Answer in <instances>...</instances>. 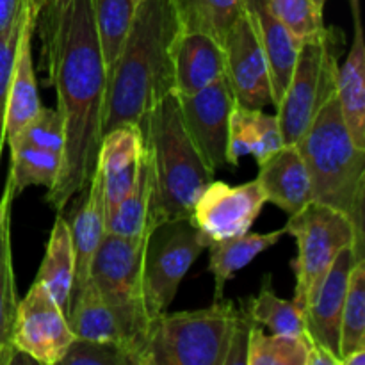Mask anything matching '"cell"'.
<instances>
[{
    "label": "cell",
    "mask_w": 365,
    "mask_h": 365,
    "mask_svg": "<svg viewBox=\"0 0 365 365\" xmlns=\"http://www.w3.org/2000/svg\"><path fill=\"white\" fill-rule=\"evenodd\" d=\"M264 203L266 195L257 178L237 187L212 180L196 200L189 220L209 246L210 242L250 232L262 212Z\"/></svg>",
    "instance_id": "cell-12"
},
{
    "label": "cell",
    "mask_w": 365,
    "mask_h": 365,
    "mask_svg": "<svg viewBox=\"0 0 365 365\" xmlns=\"http://www.w3.org/2000/svg\"><path fill=\"white\" fill-rule=\"evenodd\" d=\"M66 321L75 339L98 342H113L123 348L120 328L109 307L100 296L98 289L89 280L78 294L68 303ZM125 349V348H123Z\"/></svg>",
    "instance_id": "cell-26"
},
{
    "label": "cell",
    "mask_w": 365,
    "mask_h": 365,
    "mask_svg": "<svg viewBox=\"0 0 365 365\" xmlns=\"http://www.w3.org/2000/svg\"><path fill=\"white\" fill-rule=\"evenodd\" d=\"M353 11V43L337 71V98L349 134L365 150V43L360 20V0H349Z\"/></svg>",
    "instance_id": "cell-21"
},
{
    "label": "cell",
    "mask_w": 365,
    "mask_h": 365,
    "mask_svg": "<svg viewBox=\"0 0 365 365\" xmlns=\"http://www.w3.org/2000/svg\"><path fill=\"white\" fill-rule=\"evenodd\" d=\"M239 309L214 299L207 309L160 314L150 328L141 365H225Z\"/></svg>",
    "instance_id": "cell-6"
},
{
    "label": "cell",
    "mask_w": 365,
    "mask_h": 365,
    "mask_svg": "<svg viewBox=\"0 0 365 365\" xmlns=\"http://www.w3.org/2000/svg\"><path fill=\"white\" fill-rule=\"evenodd\" d=\"M342 43V31L327 27L323 34L305 41L299 48L291 82L277 106L284 145H296L321 106L337 91V59Z\"/></svg>",
    "instance_id": "cell-8"
},
{
    "label": "cell",
    "mask_w": 365,
    "mask_h": 365,
    "mask_svg": "<svg viewBox=\"0 0 365 365\" xmlns=\"http://www.w3.org/2000/svg\"><path fill=\"white\" fill-rule=\"evenodd\" d=\"M365 349V259L353 266L348 291L341 314L339 331V359Z\"/></svg>",
    "instance_id": "cell-32"
},
{
    "label": "cell",
    "mask_w": 365,
    "mask_h": 365,
    "mask_svg": "<svg viewBox=\"0 0 365 365\" xmlns=\"http://www.w3.org/2000/svg\"><path fill=\"white\" fill-rule=\"evenodd\" d=\"M182 34L177 0H141L116 63L107 71L103 134L141 125L146 114L175 93V45Z\"/></svg>",
    "instance_id": "cell-2"
},
{
    "label": "cell",
    "mask_w": 365,
    "mask_h": 365,
    "mask_svg": "<svg viewBox=\"0 0 365 365\" xmlns=\"http://www.w3.org/2000/svg\"><path fill=\"white\" fill-rule=\"evenodd\" d=\"M59 365H134L130 355L113 342L73 339Z\"/></svg>",
    "instance_id": "cell-36"
},
{
    "label": "cell",
    "mask_w": 365,
    "mask_h": 365,
    "mask_svg": "<svg viewBox=\"0 0 365 365\" xmlns=\"http://www.w3.org/2000/svg\"><path fill=\"white\" fill-rule=\"evenodd\" d=\"M360 259L353 248H344L328 269L316 296L303 310L307 339L312 346H321L339 359L341 314L348 291L349 274ZM341 362V359H339Z\"/></svg>",
    "instance_id": "cell-14"
},
{
    "label": "cell",
    "mask_w": 365,
    "mask_h": 365,
    "mask_svg": "<svg viewBox=\"0 0 365 365\" xmlns=\"http://www.w3.org/2000/svg\"><path fill=\"white\" fill-rule=\"evenodd\" d=\"M342 365H365V349H359V351L351 353L342 360Z\"/></svg>",
    "instance_id": "cell-41"
},
{
    "label": "cell",
    "mask_w": 365,
    "mask_h": 365,
    "mask_svg": "<svg viewBox=\"0 0 365 365\" xmlns=\"http://www.w3.org/2000/svg\"><path fill=\"white\" fill-rule=\"evenodd\" d=\"M43 56L64 125V146L56 184L46 202L57 212L84 191L96 171L103 138L107 68L96 38L91 0L45 2L36 20Z\"/></svg>",
    "instance_id": "cell-1"
},
{
    "label": "cell",
    "mask_w": 365,
    "mask_h": 365,
    "mask_svg": "<svg viewBox=\"0 0 365 365\" xmlns=\"http://www.w3.org/2000/svg\"><path fill=\"white\" fill-rule=\"evenodd\" d=\"M150 232L138 239L103 235L91 264V280L113 312L125 351L141 365L153 319L145 299V255Z\"/></svg>",
    "instance_id": "cell-5"
},
{
    "label": "cell",
    "mask_w": 365,
    "mask_h": 365,
    "mask_svg": "<svg viewBox=\"0 0 365 365\" xmlns=\"http://www.w3.org/2000/svg\"><path fill=\"white\" fill-rule=\"evenodd\" d=\"M93 21L107 71L116 63L120 50L130 31L134 0H91Z\"/></svg>",
    "instance_id": "cell-31"
},
{
    "label": "cell",
    "mask_w": 365,
    "mask_h": 365,
    "mask_svg": "<svg viewBox=\"0 0 365 365\" xmlns=\"http://www.w3.org/2000/svg\"><path fill=\"white\" fill-rule=\"evenodd\" d=\"M141 157L143 132L138 125H123L103 134L96 171L102 178L106 216L132 189Z\"/></svg>",
    "instance_id": "cell-15"
},
{
    "label": "cell",
    "mask_w": 365,
    "mask_h": 365,
    "mask_svg": "<svg viewBox=\"0 0 365 365\" xmlns=\"http://www.w3.org/2000/svg\"><path fill=\"white\" fill-rule=\"evenodd\" d=\"M25 14V0H0V36L16 27Z\"/></svg>",
    "instance_id": "cell-39"
},
{
    "label": "cell",
    "mask_w": 365,
    "mask_h": 365,
    "mask_svg": "<svg viewBox=\"0 0 365 365\" xmlns=\"http://www.w3.org/2000/svg\"><path fill=\"white\" fill-rule=\"evenodd\" d=\"M152 205V164L143 141V157L138 177L128 195L106 216V232L125 239H138L152 232L150 228Z\"/></svg>",
    "instance_id": "cell-25"
},
{
    "label": "cell",
    "mask_w": 365,
    "mask_h": 365,
    "mask_svg": "<svg viewBox=\"0 0 365 365\" xmlns=\"http://www.w3.org/2000/svg\"><path fill=\"white\" fill-rule=\"evenodd\" d=\"M287 230L278 228V230L267 232V234H255V232H246L237 237L221 239V241L210 242L207 246L210 253L209 271L214 274V284H216V294L214 299L223 298L225 285L232 280L237 271L245 269L257 255L269 250L277 245Z\"/></svg>",
    "instance_id": "cell-24"
},
{
    "label": "cell",
    "mask_w": 365,
    "mask_h": 365,
    "mask_svg": "<svg viewBox=\"0 0 365 365\" xmlns=\"http://www.w3.org/2000/svg\"><path fill=\"white\" fill-rule=\"evenodd\" d=\"M314 2H316L321 9H324V4H327V0H314Z\"/></svg>",
    "instance_id": "cell-42"
},
{
    "label": "cell",
    "mask_w": 365,
    "mask_h": 365,
    "mask_svg": "<svg viewBox=\"0 0 365 365\" xmlns=\"http://www.w3.org/2000/svg\"><path fill=\"white\" fill-rule=\"evenodd\" d=\"M73 246H71L70 227L66 217H56L52 232H50L46 252L43 257L41 267H39L36 280L41 282L46 291L52 294L57 305L66 314L68 303H70L71 285H73Z\"/></svg>",
    "instance_id": "cell-27"
},
{
    "label": "cell",
    "mask_w": 365,
    "mask_h": 365,
    "mask_svg": "<svg viewBox=\"0 0 365 365\" xmlns=\"http://www.w3.org/2000/svg\"><path fill=\"white\" fill-rule=\"evenodd\" d=\"M139 128L152 164L150 228L189 220L196 200L214 180V171L185 130L177 93L164 96Z\"/></svg>",
    "instance_id": "cell-3"
},
{
    "label": "cell",
    "mask_w": 365,
    "mask_h": 365,
    "mask_svg": "<svg viewBox=\"0 0 365 365\" xmlns=\"http://www.w3.org/2000/svg\"><path fill=\"white\" fill-rule=\"evenodd\" d=\"M46 2H63V0H46Z\"/></svg>",
    "instance_id": "cell-43"
},
{
    "label": "cell",
    "mask_w": 365,
    "mask_h": 365,
    "mask_svg": "<svg viewBox=\"0 0 365 365\" xmlns=\"http://www.w3.org/2000/svg\"><path fill=\"white\" fill-rule=\"evenodd\" d=\"M284 146L277 114L235 103L228 130V166H239L245 155L255 157L262 164Z\"/></svg>",
    "instance_id": "cell-22"
},
{
    "label": "cell",
    "mask_w": 365,
    "mask_h": 365,
    "mask_svg": "<svg viewBox=\"0 0 365 365\" xmlns=\"http://www.w3.org/2000/svg\"><path fill=\"white\" fill-rule=\"evenodd\" d=\"M36 27L25 16L14 53L13 71H11L9 93H7L6 110V143L13 145L29 121L41 109L38 82H36L34 63H32V34Z\"/></svg>",
    "instance_id": "cell-19"
},
{
    "label": "cell",
    "mask_w": 365,
    "mask_h": 365,
    "mask_svg": "<svg viewBox=\"0 0 365 365\" xmlns=\"http://www.w3.org/2000/svg\"><path fill=\"white\" fill-rule=\"evenodd\" d=\"M27 16V14H25ZM25 16L21 18L16 27L11 29L9 32L0 36V157H2V148L6 145V110H7V93H9L11 71H13L14 53H16L18 38H20L21 25H24Z\"/></svg>",
    "instance_id": "cell-37"
},
{
    "label": "cell",
    "mask_w": 365,
    "mask_h": 365,
    "mask_svg": "<svg viewBox=\"0 0 365 365\" xmlns=\"http://www.w3.org/2000/svg\"><path fill=\"white\" fill-rule=\"evenodd\" d=\"M310 342L305 339L266 335L253 324L250 330L246 365H307Z\"/></svg>",
    "instance_id": "cell-33"
},
{
    "label": "cell",
    "mask_w": 365,
    "mask_h": 365,
    "mask_svg": "<svg viewBox=\"0 0 365 365\" xmlns=\"http://www.w3.org/2000/svg\"><path fill=\"white\" fill-rule=\"evenodd\" d=\"M250 319L260 328H267L273 335L307 339L305 317L294 302L282 299L274 292L271 274H266L255 298H250L242 307Z\"/></svg>",
    "instance_id": "cell-28"
},
{
    "label": "cell",
    "mask_w": 365,
    "mask_h": 365,
    "mask_svg": "<svg viewBox=\"0 0 365 365\" xmlns=\"http://www.w3.org/2000/svg\"><path fill=\"white\" fill-rule=\"evenodd\" d=\"M14 191L13 182L7 177L6 187L0 196V365H9L13 359V328L16 319L18 292L13 271L11 252V207Z\"/></svg>",
    "instance_id": "cell-23"
},
{
    "label": "cell",
    "mask_w": 365,
    "mask_h": 365,
    "mask_svg": "<svg viewBox=\"0 0 365 365\" xmlns=\"http://www.w3.org/2000/svg\"><path fill=\"white\" fill-rule=\"evenodd\" d=\"M259 180L266 202L296 214L312 202L309 171L298 145H284L259 166Z\"/></svg>",
    "instance_id": "cell-18"
},
{
    "label": "cell",
    "mask_w": 365,
    "mask_h": 365,
    "mask_svg": "<svg viewBox=\"0 0 365 365\" xmlns=\"http://www.w3.org/2000/svg\"><path fill=\"white\" fill-rule=\"evenodd\" d=\"M75 335L66 314L45 285L36 280L18 302L13 328V346L41 365H59Z\"/></svg>",
    "instance_id": "cell-10"
},
{
    "label": "cell",
    "mask_w": 365,
    "mask_h": 365,
    "mask_svg": "<svg viewBox=\"0 0 365 365\" xmlns=\"http://www.w3.org/2000/svg\"><path fill=\"white\" fill-rule=\"evenodd\" d=\"M285 230L298 242V257L292 260L296 274L292 302L302 312L312 302L342 250L353 248L360 259H365L364 237H360L351 221L321 203L310 202L299 212L291 214Z\"/></svg>",
    "instance_id": "cell-7"
},
{
    "label": "cell",
    "mask_w": 365,
    "mask_h": 365,
    "mask_svg": "<svg viewBox=\"0 0 365 365\" xmlns=\"http://www.w3.org/2000/svg\"><path fill=\"white\" fill-rule=\"evenodd\" d=\"M182 31L203 32L223 43L245 13L246 0H177Z\"/></svg>",
    "instance_id": "cell-29"
},
{
    "label": "cell",
    "mask_w": 365,
    "mask_h": 365,
    "mask_svg": "<svg viewBox=\"0 0 365 365\" xmlns=\"http://www.w3.org/2000/svg\"><path fill=\"white\" fill-rule=\"evenodd\" d=\"M296 145L309 171L312 202L344 214L365 237V150L355 145L346 127L337 91L321 106Z\"/></svg>",
    "instance_id": "cell-4"
},
{
    "label": "cell",
    "mask_w": 365,
    "mask_h": 365,
    "mask_svg": "<svg viewBox=\"0 0 365 365\" xmlns=\"http://www.w3.org/2000/svg\"><path fill=\"white\" fill-rule=\"evenodd\" d=\"M227 77L223 43L203 32H184L175 45V93L195 95Z\"/></svg>",
    "instance_id": "cell-17"
},
{
    "label": "cell",
    "mask_w": 365,
    "mask_h": 365,
    "mask_svg": "<svg viewBox=\"0 0 365 365\" xmlns=\"http://www.w3.org/2000/svg\"><path fill=\"white\" fill-rule=\"evenodd\" d=\"M246 9L252 16L260 46H262L264 56L267 59L271 88H273V106L277 107L284 96L285 89H287L289 82H291L292 71H294L303 43H299L269 13L266 0H246Z\"/></svg>",
    "instance_id": "cell-20"
},
{
    "label": "cell",
    "mask_w": 365,
    "mask_h": 365,
    "mask_svg": "<svg viewBox=\"0 0 365 365\" xmlns=\"http://www.w3.org/2000/svg\"><path fill=\"white\" fill-rule=\"evenodd\" d=\"M177 96L185 130L202 159L214 173L227 168L230 116L237 103L228 78H220L195 95Z\"/></svg>",
    "instance_id": "cell-11"
},
{
    "label": "cell",
    "mask_w": 365,
    "mask_h": 365,
    "mask_svg": "<svg viewBox=\"0 0 365 365\" xmlns=\"http://www.w3.org/2000/svg\"><path fill=\"white\" fill-rule=\"evenodd\" d=\"M205 250V237L191 220L170 221L150 232L143 280L152 319L168 312L185 273Z\"/></svg>",
    "instance_id": "cell-9"
},
{
    "label": "cell",
    "mask_w": 365,
    "mask_h": 365,
    "mask_svg": "<svg viewBox=\"0 0 365 365\" xmlns=\"http://www.w3.org/2000/svg\"><path fill=\"white\" fill-rule=\"evenodd\" d=\"M253 321L246 314L245 309H239L237 319H235L234 331H232L230 349H228V356L225 365H246L248 359V341H250V330L253 327Z\"/></svg>",
    "instance_id": "cell-38"
},
{
    "label": "cell",
    "mask_w": 365,
    "mask_h": 365,
    "mask_svg": "<svg viewBox=\"0 0 365 365\" xmlns=\"http://www.w3.org/2000/svg\"><path fill=\"white\" fill-rule=\"evenodd\" d=\"M84 191L86 196L81 200V205L71 212L70 220H66L75 259L70 299L91 280L93 259L106 235V200L98 171H95Z\"/></svg>",
    "instance_id": "cell-16"
},
{
    "label": "cell",
    "mask_w": 365,
    "mask_h": 365,
    "mask_svg": "<svg viewBox=\"0 0 365 365\" xmlns=\"http://www.w3.org/2000/svg\"><path fill=\"white\" fill-rule=\"evenodd\" d=\"M11 168L7 177L13 182L14 198L31 185L50 189L56 184L61 170V153L38 148L27 143H16L9 148Z\"/></svg>",
    "instance_id": "cell-30"
},
{
    "label": "cell",
    "mask_w": 365,
    "mask_h": 365,
    "mask_svg": "<svg viewBox=\"0 0 365 365\" xmlns=\"http://www.w3.org/2000/svg\"><path fill=\"white\" fill-rule=\"evenodd\" d=\"M223 48L227 57V78L239 106L250 109L273 106L269 66L248 9L232 25Z\"/></svg>",
    "instance_id": "cell-13"
},
{
    "label": "cell",
    "mask_w": 365,
    "mask_h": 365,
    "mask_svg": "<svg viewBox=\"0 0 365 365\" xmlns=\"http://www.w3.org/2000/svg\"><path fill=\"white\" fill-rule=\"evenodd\" d=\"M16 143H27V145L38 146V148L43 150H50V152H56L63 155L64 125L59 110L41 106V109L36 113V116L24 128L20 138L11 146H14Z\"/></svg>",
    "instance_id": "cell-35"
},
{
    "label": "cell",
    "mask_w": 365,
    "mask_h": 365,
    "mask_svg": "<svg viewBox=\"0 0 365 365\" xmlns=\"http://www.w3.org/2000/svg\"><path fill=\"white\" fill-rule=\"evenodd\" d=\"M134 2H135V6H138V4H139V2H141V0H134Z\"/></svg>",
    "instance_id": "cell-44"
},
{
    "label": "cell",
    "mask_w": 365,
    "mask_h": 365,
    "mask_svg": "<svg viewBox=\"0 0 365 365\" xmlns=\"http://www.w3.org/2000/svg\"><path fill=\"white\" fill-rule=\"evenodd\" d=\"M266 6L299 43L317 38L327 29L323 9L314 0H266Z\"/></svg>",
    "instance_id": "cell-34"
},
{
    "label": "cell",
    "mask_w": 365,
    "mask_h": 365,
    "mask_svg": "<svg viewBox=\"0 0 365 365\" xmlns=\"http://www.w3.org/2000/svg\"><path fill=\"white\" fill-rule=\"evenodd\" d=\"M46 0H25V7H27V18L32 25L36 27V20H38V14L41 11V7L45 6Z\"/></svg>",
    "instance_id": "cell-40"
}]
</instances>
